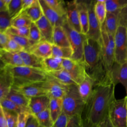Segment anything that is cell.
<instances>
[{"label":"cell","instance_id":"6da1fadb","mask_svg":"<svg viewBox=\"0 0 127 127\" xmlns=\"http://www.w3.org/2000/svg\"><path fill=\"white\" fill-rule=\"evenodd\" d=\"M115 86L111 79L94 85L84 110L85 113L84 120L98 126L108 116L110 105L115 99Z\"/></svg>","mask_w":127,"mask_h":127},{"label":"cell","instance_id":"7a4b0ae2","mask_svg":"<svg viewBox=\"0 0 127 127\" xmlns=\"http://www.w3.org/2000/svg\"><path fill=\"white\" fill-rule=\"evenodd\" d=\"M83 62L86 73L95 84L112 80L104 63L101 40L86 36L84 43Z\"/></svg>","mask_w":127,"mask_h":127},{"label":"cell","instance_id":"3957f363","mask_svg":"<svg viewBox=\"0 0 127 127\" xmlns=\"http://www.w3.org/2000/svg\"><path fill=\"white\" fill-rule=\"evenodd\" d=\"M11 74L13 88H20L34 83L45 81L47 73L43 69L27 66H10L2 65Z\"/></svg>","mask_w":127,"mask_h":127},{"label":"cell","instance_id":"277c9868","mask_svg":"<svg viewBox=\"0 0 127 127\" xmlns=\"http://www.w3.org/2000/svg\"><path fill=\"white\" fill-rule=\"evenodd\" d=\"M62 99L63 110L68 117L75 115H82L86 104L79 94L77 84L68 85Z\"/></svg>","mask_w":127,"mask_h":127},{"label":"cell","instance_id":"5b68a950","mask_svg":"<svg viewBox=\"0 0 127 127\" xmlns=\"http://www.w3.org/2000/svg\"><path fill=\"white\" fill-rule=\"evenodd\" d=\"M109 119L113 127H127V96L112 102L108 111Z\"/></svg>","mask_w":127,"mask_h":127},{"label":"cell","instance_id":"8992f818","mask_svg":"<svg viewBox=\"0 0 127 127\" xmlns=\"http://www.w3.org/2000/svg\"><path fill=\"white\" fill-rule=\"evenodd\" d=\"M62 27L66 33L73 54L71 59L77 61H83L84 43L86 36L73 28L67 21V18Z\"/></svg>","mask_w":127,"mask_h":127},{"label":"cell","instance_id":"52a82bcc","mask_svg":"<svg viewBox=\"0 0 127 127\" xmlns=\"http://www.w3.org/2000/svg\"><path fill=\"white\" fill-rule=\"evenodd\" d=\"M101 44L104 63L110 75V72L115 63L114 37L108 33L104 26H101Z\"/></svg>","mask_w":127,"mask_h":127},{"label":"cell","instance_id":"ba28073f","mask_svg":"<svg viewBox=\"0 0 127 127\" xmlns=\"http://www.w3.org/2000/svg\"><path fill=\"white\" fill-rule=\"evenodd\" d=\"M114 42L115 62L123 64L127 61V27L118 25Z\"/></svg>","mask_w":127,"mask_h":127},{"label":"cell","instance_id":"9c48e42d","mask_svg":"<svg viewBox=\"0 0 127 127\" xmlns=\"http://www.w3.org/2000/svg\"><path fill=\"white\" fill-rule=\"evenodd\" d=\"M62 65L63 69L67 71L77 85L84 79L86 73L83 61L63 59Z\"/></svg>","mask_w":127,"mask_h":127},{"label":"cell","instance_id":"30bf717a","mask_svg":"<svg viewBox=\"0 0 127 127\" xmlns=\"http://www.w3.org/2000/svg\"><path fill=\"white\" fill-rule=\"evenodd\" d=\"M95 0L88 1L89 12V29L86 36L100 41L101 39V25H100L94 11Z\"/></svg>","mask_w":127,"mask_h":127},{"label":"cell","instance_id":"8fae6325","mask_svg":"<svg viewBox=\"0 0 127 127\" xmlns=\"http://www.w3.org/2000/svg\"><path fill=\"white\" fill-rule=\"evenodd\" d=\"M44 85L47 95L50 98L59 99H63L66 92L68 86L62 84L49 75L46 80L44 81Z\"/></svg>","mask_w":127,"mask_h":127},{"label":"cell","instance_id":"7c38bea8","mask_svg":"<svg viewBox=\"0 0 127 127\" xmlns=\"http://www.w3.org/2000/svg\"><path fill=\"white\" fill-rule=\"evenodd\" d=\"M111 78L116 85L121 83L127 89V61L123 64L114 63L110 72Z\"/></svg>","mask_w":127,"mask_h":127},{"label":"cell","instance_id":"4fadbf2b","mask_svg":"<svg viewBox=\"0 0 127 127\" xmlns=\"http://www.w3.org/2000/svg\"><path fill=\"white\" fill-rule=\"evenodd\" d=\"M66 3V18L70 25L77 31L81 33L77 0H72Z\"/></svg>","mask_w":127,"mask_h":127},{"label":"cell","instance_id":"5bb4252c","mask_svg":"<svg viewBox=\"0 0 127 127\" xmlns=\"http://www.w3.org/2000/svg\"><path fill=\"white\" fill-rule=\"evenodd\" d=\"M41 4L44 16L50 21L54 28L56 26H62L66 19V17H61L57 14L46 2L45 0H39Z\"/></svg>","mask_w":127,"mask_h":127},{"label":"cell","instance_id":"9a60e30c","mask_svg":"<svg viewBox=\"0 0 127 127\" xmlns=\"http://www.w3.org/2000/svg\"><path fill=\"white\" fill-rule=\"evenodd\" d=\"M44 81L34 83L20 88H12L18 90L29 98L48 95L44 87Z\"/></svg>","mask_w":127,"mask_h":127},{"label":"cell","instance_id":"2e32d148","mask_svg":"<svg viewBox=\"0 0 127 127\" xmlns=\"http://www.w3.org/2000/svg\"><path fill=\"white\" fill-rule=\"evenodd\" d=\"M13 80L10 72L4 67H0V101L5 98L12 88Z\"/></svg>","mask_w":127,"mask_h":127},{"label":"cell","instance_id":"e0dca14e","mask_svg":"<svg viewBox=\"0 0 127 127\" xmlns=\"http://www.w3.org/2000/svg\"><path fill=\"white\" fill-rule=\"evenodd\" d=\"M50 97L48 95L30 98L29 108L32 114L36 115L49 108Z\"/></svg>","mask_w":127,"mask_h":127},{"label":"cell","instance_id":"ac0fdd59","mask_svg":"<svg viewBox=\"0 0 127 127\" xmlns=\"http://www.w3.org/2000/svg\"><path fill=\"white\" fill-rule=\"evenodd\" d=\"M0 58L2 63L1 66H19L24 65L23 61L18 53L0 49Z\"/></svg>","mask_w":127,"mask_h":127},{"label":"cell","instance_id":"d6986e66","mask_svg":"<svg viewBox=\"0 0 127 127\" xmlns=\"http://www.w3.org/2000/svg\"><path fill=\"white\" fill-rule=\"evenodd\" d=\"M52 44L44 40L35 44L31 48L29 52L42 59H45L52 57Z\"/></svg>","mask_w":127,"mask_h":127},{"label":"cell","instance_id":"ffe728a7","mask_svg":"<svg viewBox=\"0 0 127 127\" xmlns=\"http://www.w3.org/2000/svg\"><path fill=\"white\" fill-rule=\"evenodd\" d=\"M35 23L39 29L44 40L53 44L54 28L50 21L43 15Z\"/></svg>","mask_w":127,"mask_h":127},{"label":"cell","instance_id":"44dd1931","mask_svg":"<svg viewBox=\"0 0 127 127\" xmlns=\"http://www.w3.org/2000/svg\"><path fill=\"white\" fill-rule=\"evenodd\" d=\"M77 6L79 12L81 33L86 35L89 29V12L88 1L77 0Z\"/></svg>","mask_w":127,"mask_h":127},{"label":"cell","instance_id":"7402d4cb","mask_svg":"<svg viewBox=\"0 0 127 127\" xmlns=\"http://www.w3.org/2000/svg\"><path fill=\"white\" fill-rule=\"evenodd\" d=\"M18 53L20 56L24 65L44 70V59L37 57L31 52L24 50Z\"/></svg>","mask_w":127,"mask_h":127},{"label":"cell","instance_id":"603a6c76","mask_svg":"<svg viewBox=\"0 0 127 127\" xmlns=\"http://www.w3.org/2000/svg\"><path fill=\"white\" fill-rule=\"evenodd\" d=\"M95 84L92 78L86 73L84 79L77 85L79 94L85 104L92 94Z\"/></svg>","mask_w":127,"mask_h":127},{"label":"cell","instance_id":"cb8c5ba5","mask_svg":"<svg viewBox=\"0 0 127 127\" xmlns=\"http://www.w3.org/2000/svg\"><path fill=\"white\" fill-rule=\"evenodd\" d=\"M53 44L63 47H71L69 41L63 27L58 26L54 27Z\"/></svg>","mask_w":127,"mask_h":127},{"label":"cell","instance_id":"d4e9b609","mask_svg":"<svg viewBox=\"0 0 127 127\" xmlns=\"http://www.w3.org/2000/svg\"><path fill=\"white\" fill-rule=\"evenodd\" d=\"M5 98L10 100L19 106L29 108L30 98L12 87Z\"/></svg>","mask_w":127,"mask_h":127},{"label":"cell","instance_id":"484cf974","mask_svg":"<svg viewBox=\"0 0 127 127\" xmlns=\"http://www.w3.org/2000/svg\"><path fill=\"white\" fill-rule=\"evenodd\" d=\"M103 25L106 31L114 37L118 27V14L107 12Z\"/></svg>","mask_w":127,"mask_h":127},{"label":"cell","instance_id":"4316f807","mask_svg":"<svg viewBox=\"0 0 127 127\" xmlns=\"http://www.w3.org/2000/svg\"><path fill=\"white\" fill-rule=\"evenodd\" d=\"M62 60V59L52 56L44 59V70L47 73H49L63 69Z\"/></svg>","mask_w":127,"mask_h":127},{"label":"cell","instance_id":"83f0119b","mask_svg":"<svg viewBox=\"0 0 127 127\" xmlns=\"http://www.w3.org/2000/svg\"><path fill=\"white\" fill-rule=\"evenodd\" d=\"M23 12L31 18L33 22H36L44 15L39 0H35L33 4Z\"/></svg>","mask_w":127,"mask_h":127},{"label":"cell","instance_id":"f1b7e54d","mask_svg":"<svg viewBox=\"0 0 127 127\" xmlns=\"http://www.w3.org/2000/svg\"><path fill=\"white\" fill-rule=\"evenodd\" d=\"M49 110L52 120L54 123L63 111V99L50 98Z\"/></svg>","mask_w":127,"mask_h":127},{"label":"cell","instance_id":"f546056e","mask_svg":"<svg viewBox=\"0 0 127 127\" xmlns=\"http://www.w3.org/2000/svg\"><path fill=\"white\" fill-rule=\"evenodd\" d=\"M47 74L53 76L65 85L67 86L71 84H77L67 71L64 69L55 72H49L47 73Z\"/></svg>","mask_w":127,"mask_h":127},{"label":"cell","instance_id":"4dcf8cb0","mask_svg":"<svg viewBox=\"0 0 127 127\" xmlns=\"http://www.w3.org/2000/svg\"><path fill=\"white\" fill-rule=\"evenodd\" d=\"M0 106L3 109L14 112L17 114L25 112H31L29 108L19 106L7 98H4L0 101Z\"/></svg>","mask_w":127,"mask_h":127},{"label":"cell","instance_id":"1f68e13d","mask_svg":"<svg viewBox=\"0 0 127 127\" xmlns=\"http://www.w3.org/2000/svg\"><path fill=\"white\" fill-rule=\"evenodd\" d=\"M105 4L107 12L118 14L127 5V0H106Z\"/></svg>","mask_w":127,"mask_h":127},{"label":"cell","instance_id":"d6a6232c","mask_svg":"<svg viewBox=\"0 0 127 127\" xmlns=\"http://www.w3.org/2000/svg\"><path fill=\"white\" fill-rule=\"evenodd\" d=\"M73 54L71 47H63L53 44L52 57L62 59H71Z\"/></svg>","mask_w":127,"mask_h":127},{"label":"cell","instance_id":"836d02e7","mask_svg":"<svg viewBox=\"0 0 127 127\" xmlns=\"http://www.w3.org/2000/svg\"><path fill=\"white\" fill-rule=\"evenodd\" d=\"M94 11L100 25L102 26L105 22L107 13L105 0H98L95 1Z\"/></svg>","mask_w":127,"mask_h":127},{"label":"cell","instance_id":"e575fe53","mask_svg":"<svg viewBox=\"0 0 127 127\" xmlns=\"http://www.w3.org/2000/svg\"><path fill=\"white\" fill-rule=\"evenodd\" d=\"M46 2L60 16L66 17V8L65 1L61 0H45Z\"/></svg>","mask_w":127,"mask_h":127},{"label":"cell","instance_id":"d590c367","mask_svg":"<svg viewBox=\"0 0 127 127\" xmlns=\"http://www.w3.org/2000/svg\"><path fill=\"white\" fill-rule=\"evenodd\" d=\"M32 22L31 18L24 12L20 13L11 20V26L19 28L30 26Z\"/></svg>","mask_w":127,"mask_h":127},{"label":"cell","instance_id":"8d00e7d4","mask_svg":"<svg viewBox=\"0 0 127 127\" xmlns=\"http://www.w3.org/2000/svg\"><path fill=\"white\" fill-rule=\"evenodd\" d=\"M7 34L8 35L10 38L16 42L23 49L24 51H25L29 52L31 48L37 43L36 42L30 40L28 37L18 36L8 33Z\"/></svg>","mask_w":127,"mask_h":127},{"label":"cell","instance_id":"74e56055","mask_svg":"<svg viewBox=\"0 0 127 127\" xmlns=\"http://www.w3.org/2000/svg\"><path fill=\"white\" fill-rule=\"evenodd\" d=\"M43 127H52L54 123L52 120L49 108L35 115Z\"/></svg>","mask_w":127,"mask_h":127},{"label":"cell","instance_id":"f35d334b","mask_svg":"<svg viewBox=\"0 0 127 127\" xmlns=\"http://www.w3.org/2000/svg\"><path fill=\"white\" fill-rule=\"evenodd\" d=\"M11 20L8 11L0 12V32H5L11 26Z\"/></svg>","mask_w":127,"mask_h":127},{"label":"cell","instance_id":"ab89813d","mask_svg":"<svg viewBox=\"0 0 127 127\" xmlns=\"http://www.w3.org/2000/svg\"><path fill=\"white\" fill-rule=\"evenodd\" d=\"M22 0H11L8 7V12L11 19L18 15L22 9Z\"/></svg>","mask_w":127,"mask_h":127},{"label":"cell","instance_id":"60d3db41","mask_svg":"<svg viewBox=\"0 0 127 127\" xmlns=\"http://www.w3.org/2000/svg\"><path fill=\"white\" fill-rule=\"evenodd\" d=\"M29 38L36 43L44 40L39 29L35 22H32L30 26Z\"/></svg>","mask_w":127,"mask_h":127},{"label":"cell","instance_id":"b9f144b4","mask_svg":"<svg viewBox=\"0 0 127 127\" xmlns=\"http://www.w3.org/2000/svg\"><path fill=\"white\" fill-rule=\"evenodd\" d=\"M29 31L30 26L19 28L11 26L5 31V32L14 35L29 38Z\"/></svg>","mask_w":127,"mask_h":127},{"label":"cell","instance_id":"7bdbcfd3","mask_svg":"<svg viewBox=\"0 0 127 127\" xmlns=\"http://www.w3.org/2000/svg\"><path fill=\"white\" fill-rule=\"evenodd\" d=\"M3 111L8 127H16L18 114L4 109H3Z\"/></svg>","mask_w":127,"mask_h":127},{"label":"cell","instance_id":"ee69618b","mask_svg":"<svg viewBox=\"0 0 127 127\" xmlns=\"http://www.w3.org/2000/svg\"><path fill=\"white\" fill-rule=\"evenodd\" d=\"M83 119L81 115L68 117L66 127H83Z\"/></svg>","mask_w":127,"mask_h":127},{"label":"cell","instance_id":"f6af8a7d","mask_svg":"<svg viewBox=\"0 0 127 127\" xmlns=\"http://www.w3.org/2000/svg\"><path fill=\"white\" fill-rule=\"evenodd\" d=\"M3 49L14 53H19L24 50L16 42L11 38H10L9 41Z\"/></svg>","mask_w":127,"mask_h":127},{"label":"cell","instance_id":"bcb514c9","mask_svg":"<svg viewBox=\"0 0 127 127\" xmlns=\"http://www.w3.org/2000/svg\"><path fill=\"white\" fill-rule=\"evenodd\" d=\"M68 117L63 110L52 127H66Z\"/></svg>","mask_w":127,"mask_h":127},{"label":"cell","instance_id":"7dc6e473","mask_svg":"<svg viewBox=\"0 0 127 127\" xmlns=\"http://www.w3.org/2000/svg\"><path fill=\"white\" fill-rule=\"evenodd\" d=\"M31 114L30 112H25L18 114L16 127H26L28 120Z\"/></svg>","mask_w":127,"mask_h":127},{"label":"cell","instance_id":"c3c4849f","mask_svg":"<svg viewBox=\"0 0 127 127\" xmlns=\"http://www.w3.org/2000/svg\"><path fill=\"white\" fill-rule=\"evenodd\" d=\"M118 25H123L127 27V5L118 14Z\"/></svg>","mask_w":127,"mask_h":127},{"label":"cell","instance_id":"681fc988","mask_svg":"<svg viewBox=\"0 0 127 127\" xmlns=\"http://www.w3.org/2000/svg\"><path fill=\"white\" fill-rule=\"evenodd\" d=\"M26 127H43L40 124L36 116L31 114L28 120Z\"/></svg>","mask_w":127,"mask_h":127},{"label":"cell","instance_id":"f907efd6","mask_svg":"<svg viewBox=\"0 0 127 127\" xmlns=\"http://www.w3.org/2000/svg\"><path fill=\"white\" fill-rule=\"evenodd\" d=\"M10 38L8 35L5 32H0V49H3L8 42Z\"/></svg>","mask_w":127,"mask_h":127},{"label":"cell","instance_id":"816d5d0a","mask_svg":"<svg viewBox=\"0 0 127 127\" xmlns=\"http://www.w3.org/2000/svg\"><path fill=\"white\" fill-rule=\"evenodd\" d=\"M0 127H8L3 109L1 106H0Z\"/></svg>","mask_w":127,"mask_h":127},{"label":"cell","instance_id":"f5cc1de1","mask_svg":"<svg viewBox=\"0 0 127 127\" xmlns=\"http://www.w3.org/2000/svg\"><path fill=\"white\" fill-rule=\"evenodd\" d=\"M11 0H0V12L8 11V7Z\"/></svg>","mask_w":127,"mask_h":127},{"label":"cell","instance_id":"db71d44e","mask_svg":"<svg viewBox=\"0 0 127 127\" xmlns=\"http://www.w3.org/2000/svg\"><path fill=\"white\" fill-rule=\"evenodd\" d=\"M34 1H35V0H22V9H21V11L20 13L24 11L28 7H29L33 4V3L34 2Z\"/></svg>","mask_w":127,"mask_h":127},{"label":"cell","instance_id":"11a10c76","mask_svg":"<svg viewBox=\"0 0 127 127\" xmlns=\"http://www.w3.org/2000/svg\"><path fill=\"white\" fill-rule=\"evenodd\" d=\"M98 127H113L109 119L108 115L98 125Z\"/></svg>","mask_w":127,"mask_h":127},{"label":"cell","instance_id":"9f6ffc18","mask_svg":"<svg viewBox=\"0 0 127 127\" xmlns=\"http://www.w3.org/2000/svg\"><path fill=\"white\" fill-rule=\"evenodd\" d=\"M83 127H98V126L92 125L89 123H88L87 121H86L85 120L83 119Z\"/></svg>","mask_w":127,"mask_h":127},{"label":"cell","instance_id":"6f0895ef","mask_svg":"<svg viewBox=\"0 0 127 127\" xmlns=\"http://www.w3.org/2000/svg\"><path fill=\"white\" fill-rule=\"evenodd\" d=\"M126 92H127V90H126Z\"/></svg>","mask_w":127,"mask_h":127}]
</instances>
